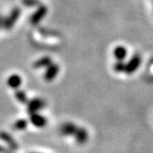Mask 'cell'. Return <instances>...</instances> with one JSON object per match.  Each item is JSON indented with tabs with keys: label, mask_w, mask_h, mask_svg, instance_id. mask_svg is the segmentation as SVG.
I'll use <instances>...</instances> for the list:
<instances>
[{
	"label": "cell",
	"mask_w": 153,
	"mask_h": 153,
	"mask_svg": "<svg viewBox=\"0 0 153 153\" xmlns=\"http://www.w3.org/2000/svg\"><path fill=\"white\" fill-rule=\"evenodd\" d=\"M30 122L36 127H44L47 124V119L45 116H43L42 114H38V112H34V114H30Z\"/></svg>",
	"instance_id": "52a82bcc"
},
{
	"label": "cell",
	"mask_w": 153,
	"mask_h": 153,
	"mask_svg": "<svg viewBox=\"0 0 153 153\" xmlns=\"http://www.w3.org/2000/svg\"><path fill=\"white\" fill-rule=\"evenodd\" d=\"M59 74V66L57 64L52 63L50 66L47 67V70L45 72L44 79L46 82H52Z\"/></svg>",
	"instance_id": "8992f818"
},
{
	"label": "cell",
	"mask_w": 153,
	"mask_h": 153,
	"mask_svg": "<svg viewBox=\"0 0 153 153\" xmlns=\"http://www.w3.org/2000/svg\"><path fill=\"white\" fill-rule=\"evenodd\" d=\"M21 14V10L19 7H14L10 12V14L5 18H3L2 20V27L6 30L11 29L14 26V24L16 23V21L19 19Z\"/></svg>",
	"instance_id": "6da1fadb"
},
{
	"label": "cell",
	"mask_w": 153,
	"mask_h": 153,
	"mask_svg": "<svg viewBox=\"0 0 153 153\" xmlns=\"http://www.w3.org/2000/svg\"><path fill=\"white\" fill-rule=\"evenodd\" d=\"M34 153H36V152H34Z\"/></svg>",
	"instance_id": "e0dca14e"
},
{
	"label": "cell",
	"mask_w": 153,
	"mask_h": 153,
	"mask_svg": "<svg viewBox=\"0 0 153 153\" xmlns=\"http://www.w3.org/2000/svg\"><path fill=\"white\" fill-rule=\"evenodd\" d=\"M75 139L78 144H84L88 141V131L85 129V128L82 127H79L78 130H76V132L75 133Z\"/></svg>",
	"instance_id": "ba28073f"
},
{
	"label": "cell",
	"mask_w": 153,
	"mask_h": 153,
	"mask_svg": "<svg viewBox=\"0 0 153 153\" xmlns=\"http://www.w3.org/2000/svg\"><path fill=\"white\" fill-rule=\"evenodd\" d=\"M1 138L3 141H5L6 143L8 144V146L10 147L11 149H16L18 146H17V143L15 142V140L12 138V137L9 135V134H7L6 132H2L1 134Z\"/></svg>",
	"instance_id": "7c38bea8"
},
{
	"label": "cell",
	"mask_w": 153,
	"mask_h": 153,
	"mask_svg": "<svg viewBox=\"0 0 153 153\" xmlns=\"http://www.w3.org/2000/svg\"><path fill=\"white\" fill-rule=\"evenodd\" d=\"M52 64V60H51V58H49V57H43L41 58V59H39L37 60L36 62L34 63V65H33V67L36 69H38V68H43V67H49Z\"/></svg>",
	"instance_id": "8fae6325"
},
{
	"label": "cell",
	"mask_w": 153,
	"mask_h": 153,
	"mask_svg": "<svg viewBox=\"0 0 153 153\" xmlns=\"http://www.w3.org/2000/svg\"><path fill=\"white\" fill-rule=\"evenodd\" d=\"M114 55L116 60L119 61V62H122V61L126 58L127 50L125 49V47H123V46H117V47H115V49L114 50Z\"/></svg>",
	"instance_id": "30bf717a"
},
{
	"label": "cell",
	"mask_w": 153,
	"mask_h": 153,
	"mask_svg": "<svg viewBox=\"0 0 153 153\" xmlns=\"http://www.w3.org/2000/svg\"><path fill=\"white\" fill-rule=\"evenodd\" d=\"M22 3L26 6H36L41 4L39 0H22Z\"/></svg>",
	"instance_id": "2e32d148"
},
{
	"label": "cell",
	"mask_w": 153,
	"mask_h": 153,
	"mask_svg": "<svg viewBox=\"0 0 153 153\" xmlns=\"http://www.w3.org/2000/svg\"><path fill=\"white\" fill-rule=\"evenodd\" d=\"M114 71L116 73H124V71H125V64L117 61V62L114 64Z\"/></svg>",
	"instance_id": "9a60e30c"
},
{
	"label": "cell",
	"mask_w": 153,
	"mask_h": 153,
	"mask_svg": "<svg viewBox=\"0 0 153 153\" xmlns=\"http://www.w3.org/2000/svg\"><path fill=\"white\" fill-rule=\"evenodd\" d=\"M15 97L19 102L21 103H28V97H27V94L24 93L23 91H17L15 93Z\"/></svg>",
	"instance_id": "4fadbf2b"
},
{
	"label": "cell",
	"mask_w": 153,
	"mask_h": 153,
	"mask_svg": "<svg viewBox=\"0 0 153 153\" xmlns=\"http://www.w3.org/2000/svg\"><path fill=\"white\" fill-rule=\"evenodd\" d=\"M46 105V102L42 99H35L30 100L28 103H27V111H28L29 114H34V112H38L39 111H41L42 108H44Z\"/></svg>",
	"instance_id": "3957f363"
},
{
	"label": "cell",
	"mask_w": 153,
	"mask_h": 153,
	"mask_svg": "<svg viewBox=\"0 0 153 153\" xmlns=\"http://www.w3.org/2000/svg\"><path fill=\"white\" fill-rule=\"evenodd\" d=\"M78 128L79 127L72 122H66L60 127V133L64 136H74Z\"/></svg>",
	"instance_id": "5b68a950"
},
{
	"label": "cell",
	"mask_w": 153,
	"mask_h": 153,
	"mask_svg": "<svg viewBox=\"0 0 153 153\" xmlns=\"http://www.w3.org/2000/svg\"><path fill=\"white\" fill-rule=\"evenodd\" d=\"M140 64H141V57L139 54H134L132 58L128 61L127 64H125V74L131 75L139 68Z\"/></svg>",
	"instance_id": "7a4b0ae2"
},
{
	"label": "cell",
	"mask_w": 153,
	"mask_h": 153,
	"mask_svg": "<svg viewBox=\"0 0 153 153\" xmlns=\"http://www.w3.org/2000/svg\"><path fill=\"white\" fill-rule=\"evenodd\" d=\"M27 124H28V122H27L26 119H18L13 124V128L16 130H24L26 129Z\"/></svg>",
	"instance_id": "5bb4252c"
},
{
	"label": "cell",
	"mask_w": 153,
	"mask_h": 153,
	"mask_svg": "<svg viewBox=\"0 0 153 153\" xmlns=\"http://www.w3.org/2000/svg\"><path fill=\"white\" fill-rule=\"evenodd\" d=\"M47 12H48V8L46 7L45 5L40 4L38 6L37 11H36L35 13L31 16V18H30V23H31L32 25H37L40 21L46 16Z\"/></svg>",
	"instance_id": "277c9868"
},
{
	"label": "cell",
	"mask_w": 153,
	"mask_h": 153,
	"mask_svg": "<svg viewBox=\"0 0 153 153\" xmlns=\"http://www.w3.org/2000/svg\"><path fill=\"white\" fill-rule=\"evenodd\" d=\"M22 84V79L19 75H12L7 79V85L13 90H17Z\"/></svg>",
	"instance_id": "9c48e42d"
}]
</instances>
